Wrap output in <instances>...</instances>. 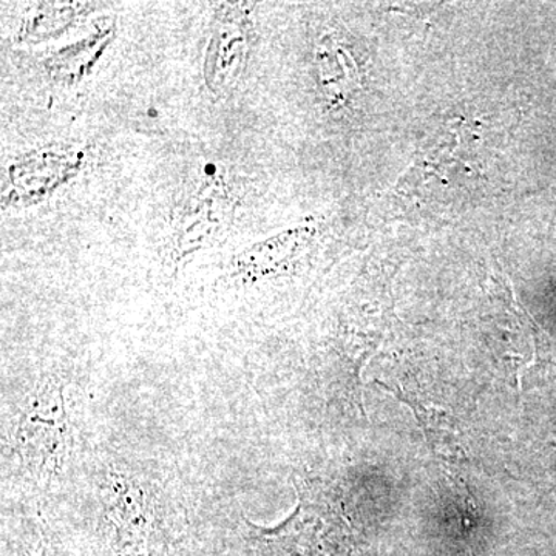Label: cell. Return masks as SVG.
<instances>
[{
  "mask_svg": "<svg viewBox=\"0 0 556 556\" xmlns=\"http://www.w3.org/2000/svg\"><path fill=\"white\" fill-rule=\"evenodd\" d=\"M294 514L273 529L252 526L260 556H358L356 533L324 486L302 482Z\"/></svg>",
  "mask_w": 556,
  "mask_h": 556,
  "instance_id": "6da1fadb",
  "label": "cell"
},
{
  "mask_svg": "<svg viewBox=\"0 0 556 556\" xmlns=\"http://www.w3.org/2000/svg\"><path fill=\"white\" fill-rule=\"evenodd\" d=\"M16 556H50L49 552L43 547L38 548H25V551L17 552Z\"/></svg>",
  "mask_w": 556,
  "mask_h": 556,
  "instance_id": "3957f363",
  "label": "cell"
},
{
  "mask_svg": "<svg viewBox=\"0 0 556 556\" xmlns=\"http://www.w3.org/2000/svg\"><path fill=\"white\" fill-rule=\"evenodd\" d=\"M70 442L64 387L56 378L43 380L22 407L14 430L21 466L38 481L54 478L67 463Z\"/></svg>",
  "mask_w": 556,
  "mask_h": 556,
  "instance_id": "7a4b0ae2",
  "label": "cell"
}]
</instances>
